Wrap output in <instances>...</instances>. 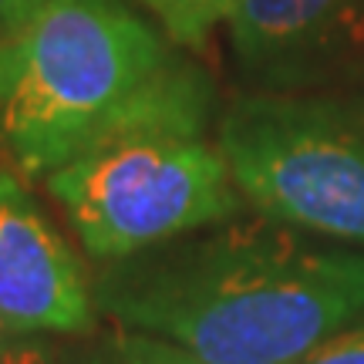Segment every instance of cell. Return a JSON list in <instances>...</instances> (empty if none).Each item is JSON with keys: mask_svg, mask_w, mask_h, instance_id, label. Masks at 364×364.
I'll use <instances>...</instances> for the list:
<instances>
[{"mask_svg": "<svg viewBox=\"0 0 364 364\" xmlns=\"http://www.w3.org/2000/svg\"><path fill=\"white\" fill-rule=\"evenodd\" d=\"M98 314L206 364H297L364 314V250L243 213L102 263Z\"/></svg>", "mask_w": 364, "mask_h": 364, "instance_id": "1", "label": "cell"}, {"mask_svg": "<svg viewBox=\"0 0 364 364\" xmlns=\"http://www.w3.org/2000/svg\"><path fill=\"white\" fill-rule=\"evenodd\" d=\"M172 48L132 0H48L0 41V156L48 179Z\"/></svg>", "mask_w": 364, "mask_h": 364, "instance_id": "2", "label": "cell"}, {"mask_svg": "<svg viewBox=\"0 0 364 364\" xmlns=\"http://www.w3.org/2000/svg\"><path fill=\"white\" fill-rule=\"evenodd\" d=\"M216 142L260 216L364 250V91L247 88L220 112Z\"/></svg>", "mask_w": 364, "mask_h": 364, "instance_id": "3", "label": "cell"}, {"mask_svg": "<svg viewBox=\"0 0 364 364\" xmlns=\"http://www.w3.org/2000/svg\"><path fill=\"white\" fill-rule=\"evenodd\" d=\"M44 182L98 263L220 226L247 206L220 142H206V135L105 139Z\"/></svg>", "mask_w": 364, "mask_h": 364, "instance_id": "4", "label": "cell"}, {"mask_svg": "<svg viewBox=\"0 0 364 364\" xmlns=\"http://www.w3.org/2000/svg\"><path fill=\"white\" fill-rule=\"evenodd\" d=\"M226 27L250 88L364 85V0H240Z\"/></svg>", "mask_w": 364, "mask_h": 364, "instance_id": "5", "label": "cell"}, {"mask_svg": "<svg viewBox=\"0 0 364 364\" xmlns=\"http://www.w3.org/2000/svg\"><path fill=\"white\" fill-rule=\"evenodd\" d=\"M0 314L21 334H95V284L11 169H0Z\"/></svg>", "mask_w": 364, "mask_h": 364, "instance_id": "6", "label": "cell"}, {"mask_svg": "<svg viewBox=\"0 0 364 364\" xmlns=\"http://www.w3.org/2000/svg\"><path fill=\"white\" fill-rule=\"evenodd\" d=\"M156 21L176 48L196 51L220 24H230L240 0H132Z\"/></svg>", "mask_w": 364, "mask_h": 364, "instance_id": "7", "label": "cell"}, {"mask_svg": "<svg viewBox=\"0 0 364 364\" xmlns=\"http://www.w3.org/2000/svg\"><path fill=\"white\" fill-rule=\"evenodd\" d=\"M71 364H206L196 354L182 351L176 344L142 331L118 327L105 338H95L81 354H75Z\"/></svg>", "mask_w": 364, "mask_h": 364, "instance_id": "8", "label": "cell"}, {"mask_svg": "<svg viewBox=\"0 0 364 364\" xmlns=\"http://www.w3.org/2000/svg\"><path fill=\"white\" fill-rule=\"evenodd\" d=\"M297 364H364V314L348 327H341L338 334L321 341Z\"/></svg>", "mask_w": 364, "mask_h": 364, "instance_id": "9", "label": "cell"}, {"mask_svg": "<svg viewBox=\"0 0 364 364\" xmlns=\"http://www.w3.org/2000/svg\"><path fill=\"white\" fill-rule=\"evenodd\" d=\"M48 0H0V41L14 38Z\"/></svg>", "mask_w": 364, "mask_h": 364, "instance_id": "10", "label": "cell"}, {"mask_svg": "<svg viewBox=\"0 0 364 364\" xmlns=\"http://www.w3.org/2000/svg\"><path fill=\"white\" fill-rule=\"evenodd\" d=\"M27 338H34V334L14 331V327L4 321V314H0V364H11L14 358H17V351L27 344Z\"/></svg>", "mask_w": 364, "mask_h": 364, "instance_id": "11", "label": "cell"}, {"mask_svg": "<svg viewBox=\"0 0 364 364\" xmlns=\"http://www.w3.org/2000/svg\"><path fill=\"white\" fill-rule=\"evenodd\" d=\"M11 364H71V361H61L51 348H44V344L34 338H27V344L17 351V358H14Z\"/></svg>", "mask_w": 364, "mask_h": 364, "instance_id": "12", "label": "cell"}]
</instances>
